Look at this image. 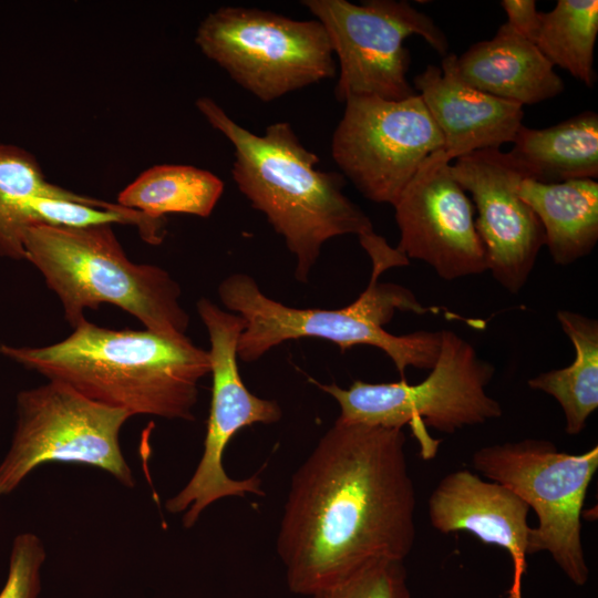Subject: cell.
<instances>
[{
    "label": "cell",
    "mask_w": 598,
    "mask_h": 598,
    "mask_svg": "<svg viewBox=\"0 0 598 598\" xmlns=\"http://www.w3.org/2000/svg\"><path fill=\"white\" fill-rule=\"evenodd\" d=\"M17 425L0 463V496L12 493L44 463H76L111 474L125 487L135 485L120 444L131 414L94 402L55 381L23 390L17 398Z\"/></svg>",
    "instance_id": "9c48e42d"
},
{
    "label": "cell",
    "mask_w": 598,
    "mask_h": 598,
    "mask_svg": "<svg viewBox=\"0 0 598 598\" xmlns=\"http://www.w3.org/2000/svg\"><path fill=\"white\" fill-rule=\"evenodd\" d=\"M557 320L574 346L575 359L566 368L529 379L527 384L560 404L566 433L577 435L598 408V321L570 310H559Z\"/></svg>",
    "instance_id": "ffe728a7"
},
{
    "label": "cell",
    "mask_w": 598,
    "mask_h": 598,
    "mask_svg": "<svg viewBox=\"0 0 598 598\" xmlns=\"http://www.w3.org/2000/svg\"><path fill=\"white\" fill-rule=\"evenodd\" d=\"M370 281L349 306L339 309L295 308L266 296L249 275L235 272L218 287L221 303L245 321L237 343L238 359L259 360L288 340L318 338L337 344L341 352L367 344L381 349L394 363L401 380L410 367L431 370L440 354L442 331H415L395 336L383 326L396 310L416 315L437 312L424 307L408 288L379 281L393 267L409 265L396 248L370 257Z\"/></svg>",
    "instance_id": "277c9868"
},
{
    "label": "cell",
    "mask_w": 598,
    "mask_h": 598,
    "mask_svg": "<svg viewBox=\"0 0 598 598\" xmlns=\"http://www.w3.org/2000/svg\"><path fill=\"white\" fill-rule=\"evenodd\" d=\"M403 429L337 419L291 477L277 536L289 590L311 596L416 535Z\"/></svg>",
    "instance_id": "6da1fadb"
},
{
    "label": "cell",
    "mask_w": 598,
    "mask_h": 598,
    "mask_svg": "<svg viewBox=\"0 0 598 598\" xmlns=\"http://www.w3.org/2000/svg\"><path fill=\"white\" fill-rule=\"evenodd\" d=\"M473 466L533 508L528 554L548 551L577 586L589 577L581 543L580 515L598 467V447L581 454L559 451L546 440L525 439L478 448Z\"/></svg>",
    "instance_id": "ba28073f"
},
{
    "label": "cell",
    "mask_w": 598,
    "mask_h": 598,
    "mask_svg": "<svg viewBox=\"0 0 598 598\" xmlns=\"http://www.w3.org/2000/svg\"><path fill=\"white\" fill-rule=\"evenodd\" d=\"M0 353L131 416L194 420L198 383L210 373L208 351L186 336L111 330L86 319L51 346L0 344Z\"/></svg>",
    "instance_id": "3957f363"
},
{
    "label": "cell",
    "mask_w": 598,
    "mask_h": 598,
    "mask_svg": "<svg viewBox=\"0 0 598 598\" xmlns=\"http://www.w3.org/2000/svg\"><path fill=\"white\" fill-rule=\"evenodd\" d=\"M450 165L443 150L432 153L393 205L400 230L396 249L426 262L447 281L487 271L473 203Z\"/></svg>",
    "instance_id": "4fadbf2b"
},
{
    "label": "cell",
    "mask_w": 598,
    "mask_h": 598,
    "mask_svg": "<svg viewBox=\"0 0 598 598\" xmlns=\"http://www.w3.org/2000/svg\"><path fill=\"white\" fill-rule=\"evenodd\" d=\"M45 557L40 537L30 532L17 535L12 542L8 578L0 598H38Z\"/></svg>",
    "instance_id": "d4e9b609"
},
{
    "label": "cell",
    "mask_w": 598,
    "mask_h": 598,
    "mask_svg": "<svg viewBox=\"0 0 598 598\" xmlns=\"http://www.w3.org/2000/svg\"><path fill=\"white\" fill-rule=\"evenodd\" d=\"M24 259L42 274L75 328L86 309L114 305L152 332L186 336L189 317L179 303L181 287L154 265L131 261L111 225H33L23 235Z\"/></svg>",
    "instance_id": "5b68a950"
},
{
    "label": "cell",
    "mask_w": 598,
    "mask_h": 598,
    "mask_svg": "<svg viewBox=\"0 0 598 598\" xmlns=\"http://www.w3.org/2000/svg\"><path fill=\"white\" fill-rule=\"evenodd\" d=\"M457 76L468 85L520 105L555 97L564 82L538 48L517 34L506 22L496 34L453 54Z\"/></svg>",
    "instance_id": "e0dca14e"
},
{
    "label": "cell",
    "mask_w": 598,
    "mask_h": 598,
    "mask_svg": "<svg viewBox=\"0 0 598 598\" xmlns=\"http://www.w3.org/2000/svg\"><path fill=\"white\" fill-rule=\"evenodd\" d=\"M196 106L231 143L235 184L285 239L296 257L298 281H308L322 245L333 237L355 235L367 254L386 243L365 213L343 194L346 177L317 169L318 155L303 146L288 122L274 123L257 135L210 97H199Z\"/></svg>",
    "instance_id": "7a4b0ae2"
},
{
    "label": "cell",
    "mask_w": 598,
    "mask_h": 598,
    "mask_svg": "<svg viewBox=\"0 0 598 598\" xmlns=\"http://www.w3.org/2000/svg\"><path fill=\"white\" fill-rule=\"evenodd\" d=\"M518 194L538 217L555 264L567 266L592 251L598 240L596 179L542 183L526 177Z\"/></svg>",
    "instance_id": "ac0fdd59"
},
{
    "label": "cell",
    "mask_w": 598,
    "mask_h": 598,
    "mask_svg": "<svg viewBox=\"0 0 598 598\" xmlns=\"http://www.w3.org/2000/svg\"><path fill=\"white\" fill-rule=\"evenodd\" d=\"M323 25L339 61L336 96H377L400 101L415 94L408 81L410 53L404 40L417 34L441 55L447 54L444 32L408 1L303 0Z\"/></svg>",
    "instance_id": "30bf717a"
},
{
    "label": "cell",
    "mask_w": 598,
    "mask_h": 598,
    "mask_svg": "<svg viewBox=\"0 0 598 598\" xmlns=\"http://www.w3.org/2000/svg\"><path fill=\"white\" fill-rule=\"evenodd\" d=\"M454 179L472 195L475 228L484 245L487 270L511 293L527 282L545 246L544 228L518 194L526 171L509 152L475 151L450 165Z\"/></svg>",
    "instance_id": "5bb4252c"
},
{
    "label": "cell",
    "mask_w": 598,
    "mask_h": 598,
    "mask_svg": "<svg viewBox=\"0 0 598 598\" xmlns=\"http://www.w3.org/2000/svg\"><path fill=\"white\" fill-rule=\"evenodd\" d=\"M311 598H410L408 574L402 560L370 563L343 580L321 589Z\"/></svg>",
    "instance_id": "cb8c5ba5"
},
{
    "label": "cell",
    "mask_w": 598,
    "mask_h": 598,
    "mask_svg": "<svg viewBox=\"0 0 598 598\" xmlns=\"http://www.w3.org/2000/svg\"><path fill=\"white\" fill-rule=\"evenodd\" d=\"M512 156L528 178L542 183L598 176V114L586 111L546 128L522 125Z\"/></svg>",
    "instance_id": "d6986e66"
},
{
    "label": "cell",
    "mask_w": 598,
    "mask_h": 598,
    "mask_svg": "<svg viewBox=\"0 0 598 598\" xmlns=\"http://www.w3.org/2000/svg\"><path fill=\"white\" fill-rule=\"evenodd\" d=\"M331 142L341 174L369 200L392 206L443 136L420 94L350 96Z\"/></svg>",
    "instance_id": "7c38bea8"
},
{
    "label": "cell",
    "mask_w": 598,
    "mask_h": 598,
    "mask_svg": "<svg viewBox=\"0 0 598 598\" xmlns=\"http://www.w3.org/2000/svg\"><path fill=\"white\" fill-rule=\"evenodd\" d=\"M494 373V365L468 341L442 330L439 358L420 383L355 380L343 389L311 381L338 402L343 421L395 429L409 425L420 441L423 457L429 460L435 456L439 441L426 434V426L453 434L503 414L499 402L485 391Z\"/></svg>",
    "instance_id": "8992f818"
},
{
    "label": "cell",
    "mask_w": 598,
    "mask_h": 598,
    "mask_svg": "<svg viewBox=\"0 0 598 598\" xmlns=\"http://www.w3.org/2000/svg\"><path fill=\"white\" fill-rule=\"evenodd\" d=\"M197 312L209 337L213 377L204 452L186 485L165 503L168 513L183 514L185 528H192L202 513L218 499L265 495L257 476L230 478L224 470L223 455L229 441L243 427L255 423L272 424L282 416L277 401L252 394L239 374L237 343L245 328L244 319L207 298L198 300Z\"/></svg>",
    "instance_id": "8fae6325"
},
{
    "label": "cell",
    "mask_w": 598,
    "mask_h": 598,
    "mask_svg": "<svg viewBox=\"0 0 598 598\" xmlns=\"http://www.w3.org/2000/svg\"><path fill=\"white\" fill-rule=\"evenodd\" d=\"M598 34L597 0H558L540 12L535 45L553 66L568 71L586 86L597 82L594 51Z\"/></svg>",
    "instance_id": "7402d4cb"
},
{
    "label": "cell",
    "mask_w": 598,
    "mask_h": 598,
    "mask_svg": "<svg viewBox=\"0 0 598 598\" xmlns=\"http://www.w3.org/2000/svg\"><path fill=\"white\" fill-rule=\"evenodd\" d=\"M47 197L95 205L96 199L45 181L38 162L21 148L0 145V256L23 258L21 200Z\"/></svg>",
    "instance_id": "603a6c76"
},
{
    "label": "cell",
    "mask_w": 598,
    "mask_h": 598,
    "mask_svg": "<svg viewBox=\"0 0 598 598\" xmlns=\"http://www.w3.org/2000/svg\"><path fill=\"white\" fill-rule=\"evenodd\" d=\"M529 507L515 493L486 482L468 470L444 476L429 499L431 525L442 534L467 532L483 544L505 549L513 561L514 579L507 598H522L530 527Z\"/></svg>",
    "instance_id": "9a60e30c"
},
{
    "label": "cell",
    "mask_w": 598,
    "mask_h": 598,
    "mask_svg": "<svg viewBox=\"0 0 598 598\" xmlns=\"http://www.w3.org/2000/svg\"><path fill=\"white\" fill-rule=\"evenodd\" d=\"M501 6L507 14V24L520 37L535 44L540 24V12L534 0H503Z\"/></svg>",
    "instance_id": "484cf974"
},
{
    "label": "cell",
    "mask_w": 598,
    "mask_h": 598,
    "mask_svg": "<svg viewBox=\"0 0 598 598\" xmlns=\"http://www.w3.org/2000/svg\"><path fill=\"white\" fill-rule=\"evenodd\" d=\"M224 192L213 173L189 165H156L125 187L117 204L152 218L181 213L208 217Z\"/></svg>",
    "instance_id": "44dd1931"
},
{
    "label": "cell",
    "mask_w": 598,
    "mask_h": 598,
    "mask_svg": "<svg viewBox=\"0 0 598 598\" xmlns=\"http://www.w3.org/2000/svg\"><path fill=\"white\" fill-rule=\"evenodd\" d=\"M202 52L262 102L336 76L333 51L317 20L276 12L220 7L199 24Z\"/></svg>",
    "instance_id": "52a82bcc"
},
{
    "label": "cell",
    "mask_w": 598,
    "mask_h": 598,
    "mask_svg": "<svg viewBox=\"0 0 598 598\" xmlns=\"http://www.w3.org/2000/svg\"><path fill=\"white\" fill-rule=\"evenodd\" d=\"M453 54L441 66L427 65L413 79L424 105L443 136L452 162L466 154L513 143L523 125V105L484 93L461 80Z\"/></svg>",
    "instance_id": "2e32d148"
}]
</instances>
